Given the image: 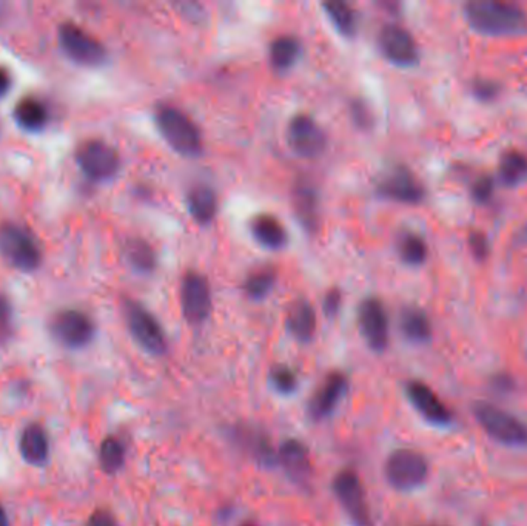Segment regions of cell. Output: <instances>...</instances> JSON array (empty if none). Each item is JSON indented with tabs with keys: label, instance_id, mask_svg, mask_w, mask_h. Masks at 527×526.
I'll return each mask as SVG.
<instances>
[{
	"label": "cell",
	"instance_id": "6da1fadb",
	"mask_svg": "<svg viewBox=\"0 0 527 526\" xmlns=\"http://www.w3.org/2000/svg\"><path fill=\"white\" fill-rule=\"evenodd\" d=\"M466 19L486 36H518L527 31V16L520 6L498 0H475L466 6Z\"/></svg>",
	"mask_w": 527,
	"mask_h": 526
},
{
	"label": "cell",
	"instance_id": "7a4b0ae2",
	"mask_svg": "<svg viewBox=\"0 0 527 526\" xmlns=\"http://www.w3.org/2000/svg\"><path fill=\"white\" fill-rule=\"evenodd\" d=\"M154 122L160 136L179 155L193 158L202 151V135L195 120L181 108L160 105L154 113Z\"/></svg>",
	"mask_w": 527,
	"mask_h": 526
},
{
	"label": "cell",
	"instance_id": "3957f363",
	"mask_svg": "<svg viewBox=\"0 0 527 526\" xmlns=\"http://www.w3.org/2000/svg\"><path fill=\"white\" fill-rule=\"evenodd\" d=\"M472 413L478 425L495 442L506 446H527V425L515 415L487 401H477Z\"/></svg>",
	"mask_w": 527,
	"mask_h": 526
},
{
	"label": "cell",
	"instance_id": "277c9868",
	"mask_svg": "<svg viewBox=\"0 0 527 526\" xmlns=\"http://www.w3.org/2000/svg\"><path fill=\"white\" fill-rule=\"evenodd\" d=\"M0 255L20 272H33L42 263L36 238L16 222L0 224Z\"/></svg>",
	"mask_w": 527,
	"mask_h": 526
},
{
	"label": "cell",
	"instance_id": "5b68a950",
	"mask_svg": "<svg viewBox=\"0 0 527 526\" xmlns=\"http://www.w3.org/2000/svg\"><path fill=\"white\" fill-rule=\"evenodd\" d=\"M384 474L395 490H416L429 477V461L415 449H397L385 461Z\"/></svg>",
	"mask_w": 527,
	"mask_h": 526
},
{
	"label": "cell",
	"instance_id": "8992f818",
	"mask_svg": "<svg viewBox=\"0 0 527 526\" xmlns=\"http://www.w3.org/2000/svg\"><path fill=\"white\" fill-rule=\"evenodd\" d=\"M76 164L89 180L104 182L119 174L120 156L110 143L91 139L77 149Z\"/></svg>",
	"mask_w": 527,
	"mask_h": 526
},
{
	"label": "cell",
	"instance_id": "52a82bcc",
	"mask_svg": "<svg viewBox=\"0 0 527 526\" xmlns=\"http://www.w3.org/2000/svg\"><path fill=\"white\" fill-rule=\"evenodd\" d=\"M124 313L131 336L143 351H147L151 355L166 353V332L151 312L147 311L136 301H127Z\"/></svg>",
	"mask_w": 527,
	"mask_h": 526
},
{
	"label": "cell",
	"instance_id": "ba28073f",
	"mask_svg": "<svg viewBox=\"0 0 527 526\" xmlns=\"http://www.w3.org/2000/svg\"><path fill=\"white\" fill-rule=\"evenodd\" d=\"M62 51L79 66H99L107 60V50L89 31L79 25L66 22L59 27Z\"/></svg>",
	"mask_w": 527,
	"mask_h": 526
},
{
	"label": "cell",
	"instance_id": "9c48e42d",
	"mask_svg": "<svg viewBox=\"0 0 527 526\" xmlns=\"http://www.w3.org/2000/svg\"><path fill=\"white\" fill-rule=\"evenodd\" d=\"M333 492L355 526H372L366 491L360 476L352 469H344L333 480Z\"/></svg>",
	"mask_w": 527,
	"mask_h": 526
},
{
	"label": "cell",
	"instance_id": "30bf717a",
	"mask_svg": "<svg viewBox=\"0 0 527 526\" xmlns=\"http://www.w3.org/2000/svg\"><path fill=\"white\" fill-rule=\"evenodd\" d=\"M50 330L54 340L68 349H82L95 338V323L82 311L66 309L54 315Z\"/></svg>",
	"mask_w": 527,
	"mask_h": 526
},
{
	"label": "cell",
	"instance_id": "8fae6325",
	"mask_svg": "<svg viewBox=\"0 0 527 526\" xmlns=\"http://www.w3.org/2000/svg\"><path fill=\"white\" fill-rule=\"evenodd\" d=\"M181 307L190 324H201L212 312V292L207 278L189 272L181 284Z\"/></svg>",
	"mask_w": 527,
	"mask_h": 526
},
{
	"label": "cell",
	"instance_id": "7c38bea8",
	"mask_svg": "<svg viewBox=\"0 0 527 526\" xmlns=\"http://www.w3.org/2000/svg\"><path fill=\"white\" fill-rule=\"evenodd\" d=\"M287 139L291 150L302 158H316L326 150V133L307 114H298L291 120Z\"/></svg>",
	"mask_w": 527,
	"mask_h": 526
},
{
	"label": "cell",
	"instance_id": "4fadbf2b",
	"mask_svg": "<svg viewBox=\"0 0 527 526\" xmlns=\"http://www.w3.org/2000/svg\"><path fill=\"white\" fill-rule=\"evenodd\" d=\"M358 321L368 347L383 352L389 344V318L383 301L374 297L364 299L358 309Z\"/></svg>",
	"mask_w": 527,
	"mask_h": 526
},
{
	"label": "cell",
	"instance_id": "5bb4252c",
	"mask_svg": "<svg viewBox=\"0 0 527 526\" xmlns=\"http://www.w3.org/2000/svg\"><path fill=\"white\" fill-rule=\"evenodd\" d=\"M379 48L391 64L398 66H414L418 59V47L409 31L399 25H385L379 31Z\"/></svg>",
	"mask_w": 527,
	"mask_h": 526
},
{
	"label": "cell",
	"instance_id": "9a60e30c",
	"mask_svg": "<svg viewBox=\"0 0 527 526\" xmlns=\"http://www.w3.org/2000/svg\"><path fill=\"white\" fill-rule=\"evenodd\" d=\"M378 193L398 203L418 204L424 197V189L409 168L397 167L378 182Z\"/></svg>",
	"mask_w": 527,
	"mask_h": 526
},
{
	"label": "cell",
	"instance_id": "2e32d148",
	"mask_svg": "<svg viewBox=\"0 0 527 526\" xmlns=\"http://www.w3.org/2000/svg\"><path fill=\"white\" fill-rule=\"evenodd\" d=\"M407 397L415 409L433 425L446 426L452 422V413L438 395L422 382H410L407 384Z\"/></svg>",
	"mask_w": 527,
	"mask_h": 526
},
{
	"label": "cell",
	"instance_id": "e0dca14e",
	"mask_svg": "<svg viewBox=\"0 0 527 526\" xmlns=\"http://www.w3.org/2000/svg\"><path fill=\"white\" fill-rule=\"evenodd\" d=\"M347 388H349V380L341 372H333L330 375H327L324 383L310 400L308 413L312 415V419L322 420L329 417L337 409L339 401L343 400Z\"/></svg>",
	"mask_w": 527,
	"mask_h": 526
},
{
	"label": "cell",
	"instance_id": "ac0fdd59",
	"mask_svg": "<svg viewBox=\"0 0 527 526\" xmlns=\"http://www.w3.org/2000/svg\"><path fill=\"white\" fill-rule=\"evenodd\" d=\"M278 461L283 465L287 474L295 478L299 483H304L312 474V463L308 449L304 443L291 438L283 443L278 449Z\"/></svg>",
	"mask_w": 527,
	"mask_h": 526
},
{
	"label": "cell",
	"instance_id": "d6986e66",
	"mask_svg": "<svg viewBox=\"0 0 527 526\" xmlns=\"http://www.w3.org/2000/svg\"><path fill=\"white\" fill-rule=\"evenodd\" d=\"M19 453L28 465L41 467L50 457V440L47 430L37 423L25 426L19 438Z\"/></svg>",
	"mask_w": 527,
	"mask_h": 526
},
{
	"label": "cell",
	"instance_id": "ffe728a7",
	"mask_svg": "<svg viewBox=\"0 0 527 526\" xmlns=\"http://www.w3.org/2000/svg\"><path fill=\"white\" fill-rule=\"evenodd\" d=\"M287 330L293 338L301 343H308L316 332V313L312 305L306 299H298L287 313Z\"/></svg>",
	"mask_w": 527,
	"mask_h": 526
},
{
	"label": "cell",
	"instance_id": "44dd1931",
	"mask_svg": "<svg viewBox=\"0 0 527 526\" xmlns=\"http://www.w3.org/2000/svg\"><path fill=\"white\" fill-rule=\"evenodd\" d=\"M235 438L245 451H249L255 460L262 465H273L275 461H278V451L273 449L272 443L261 430L255 428H236Z\"/></svg>",
	"mask_w": 527,
	"mask_h": 526
},
{
	"label": "cell",
	"instance_id": "7402d4cb",
	"mask_svg": "<svg viewBox=\"0 0 527 526\" xmlns=\"http://www.w3.org/2000/svg\"><path fill=\"white\" fill-rule=\"evenodd\" d=\"M187 205H189L190 215L193 216V220L199 224H210L218 213L216 193L212 187L204 186V184L190 189Z\"/></svg>",
	"mask_w": 527,
	"mask_h": 526
},
{
	"label": "cell",
	"instance_id": "603a6c76",
	"mask_svg": "<svg viewBox=\"0 0 527 526\" xmlns=\"http://www.w3.org/2000/svg\"><path fill=\"white\" fill-rule=\"evenodd\" d=\"M48 118V108L36 97H22L14 107V120L25 132H41L47 127Z\"/></svg>",
	"mask_w": 527,
	"mask_h": 526
},
{
	"label": "cell",
	"instance_id": "cb8c5ba5",
	"mask_svg": "<svg viewBox=\"0 0 527 526\" xmlns=\"http://www.w3.org/2000/svg\"><path fill=\"white\" fill-rule=\"evenodd\" d=\"M253 238L266 249L278 251L287 243V232L284 226L272 215H260L253 218L250 224Z\"/></svg>",
	"mask_w": 527,
	"mask_h": 526
},
{
	"label": "cell",
	"instance_id": "d4e9b609",
	"mask_svg": "<svg viewBox=\"0 0 527 526\" xmlns=\"http://www.w3.org/2000/svg\"><path fill=\"white\" fill-rule=\"evenodd\" d=\"M399 328L404 336L414 343H426L432 336V324L426 312L418 307L404 309L399 318Z\"/></svg>",
	"mask_w": 527,
	"mask_h": 526
},
{
	"label": "cell",
	"instance_id": "484cf974",
	"mask_svg": "<svg viewBox=\"0 0 527 526\" xmlns=\"http://www.w3.org/2000/svg\"><path fill=\"white\" fill-rule=\"evenodd\" d=\"M124 257L133 270L139 274H151L158 266V257L153 247L141 238L127 241L124 247Z\"/></svg>",
	"mask_w": 527,
	"mask_h": 526
},
{
	"label": "cell",
	"instance_id": "4316f807",
	"mask_svg": "<svg viewBox=\"0 0 527 526\" xmlns=\"http://www.w3.org/2000/svg\"><path fill=\"white\" fill-rule=\"evenodd\" d=\"M295 207L304 228L314 230L318 224V195L316 189L301 181L295 189Z\"/></svg>",
	"mask_w": 527,
	"mask_h": 526
},
{
	"label": "cell",
	"instance_id": "83f0119b",
	"mask_svg": "<svg viewBox=\"0 0 527 526\" xmlns=\"http://www.w3.org/2000/svg\"><path fill=\"white\" fill-rule=\"evenodd\" d=\"M301 54V43L297 37L279 36L270 45V62L276 70H289Z\"/></svg>",
	"mask_w": 527,
	"mask_h": 526
},
{
	"label": "cell",
	"instance_id": "f1b7e54d",
	"mask_svg": "<svg viewBox=\"0 0 527 526\" xmlns=\"http://www.w3.org/2000/svg\"><path fill=\"white\" fill-rule=\"evenodd\" d=\"M327 18L332 22L339 35L344 37H353L358 30L356 12L345 2H327L324 4Z\"/></svg>",
	"mask_w": 527,
	"mask_h": 526
},
{
	"label": "cell",
	"instance_id": "f546056e",
	"mask_svg": "<svg viewBox=\"0 0 527 526\" xmlns=\"http://www.w3.org/2000/svg\"><path fill=\"white\" fill-rule=\"evenodd\" d=\"M500 178L506 186H518L527 180V156L516 150L508 151L500 162Z\"/></svg>",
	"mask_w": 527,
	"mask_h": 526
},
{
	"label": "cell",
	"instance_id": "4dcf8cb0",
	"mask_svg": "<svg viewBox=\"0 0 527 526\" xmlns=\"http://www.w3.org/2000/svg\"><path fill=\"white\" fill-rule=\"evenodd\" d=\"M101 468L107 474L118 473L125 463V446L116 437H107L99 449Z\"/></svg>",
	"mask_w": 527,
	"mask_h": 526
},
{
	"label": "cell",
	"instance_id": "1f68e13d",
	"mask_svg": "<svg viewBox=\"0 0 527 526\" xmlns=\"http://www.w3.org/2000/svg\"><path fill=\"white\" fill-rule=\"evenodd\" d=\"M276 282V272L273 269L256 270L244 282V290L252 299L266 298Z\"/></svg>",
	"mask_w": 527,
	"mask_h": 526
},
{
	"label": "cell",
	"instance_id": "d6a6232c",
	"mask_svg": "<svg viewBox=\"0 0 527 526\" xmlns=\"http://www.w3.org/2000/svg\"><path fill=\"white\" fill-rule=\"evenodd\" d=\"M398 251H399V257L404 263L409 264V266H421V264L426 263L427 245L420 235H404L398 245Z\"/></svg>",
	"mask_w": 527,
	"mask_h": 526
},
{
	"label": "cell",
	"instance_id": "836d02e7",
	"mask_svg": "<svg viewBox=\"0 0 527 526\" xmlns=\"http://www.w3.org/2000/svg\"><path fill=\"white\" fill-rule=\"evenodd\" d=\"M270 382H272L273 388L281 394H291L297 388V374L291 371L289 366H275L270 372Z\"/></svg>",
	"mask_w": 527,
	"mask_h": 526
},
{
	"label": "cell",
	"instance_id": "e575fe53",
	"mask_svg": "<svg viewBox=\"0 0 527 526\" xmlns=\"http://www.w3.org/2000/svg\"><path fill=\"white\" fill-rule=\"evenodd\" d=\"M14 332V320L10 301L0 295V347L5 346L12 340Z\"/></svg>",
	"mask_w": 527,
	"mask_h": 526
},
{
	"label": "cell",
	"instance_id": "d590c367",
	"mask_svg": "<svg viewBox=\"0 0 527 526\" xmlns=\"http://www.w3.org/2000/svg\"><path fill=\"white\" fill-rule=\"evenodd\" d=\"M350 114H352V120L355 122V126L360 127L362 130H368V127L372 126V113H370V110L366 105V102H352Z\"/></svg>",
	"mask_w": 527,
	"mask_h": 526
},
{
	"label": "cell",
	"instance_id": "8d00e7d4",
	"mask_svg": "<svg viewBox=\"0 0 527 526\" xmlns=\"http://www.w3.org/2000/svg\"><path fill=\"white\" fill-rule=\"evenodd\" d=\"M492 195H493V180L491 176H481L475 181L474 186H472V197L477 203H489Z\"/></svg>",
	"mask_w": 527,
	"mask_h": 526
},
{
	"label": "cell",
	"instance_id": "74e56055",
	"mask_svg": "<svg viewBox=\"0 0 527 526\" xmlns=\"http://www.w3.org/2000/svg\"><path fill=\"white\" fill-rule=\"evenodd\" d=\"M472 90H474V95L477 96V99H480V101H492V99L497 97L500 87H498L497 84H493L492 81H483V79H478V81L475 82L474 87H472Z\"/></svg>",
	"mask_w": 527,
	"mask_h": 526
},
{
	"label": "cell",
	"instance_id": "f35d334b",
	"mask_svg": "<svg viewBox=\"0 0 527 526\" xmlns=\"http://www.w3.org/2000/svg\"><path fill=\"white\" fill-rule=\"evenodd\" d=\"M469 245L478 259H484L489 255V243L483 234H472L469 238Z\"/></svg>",
	"mask_w": 527,
	"mask_h": 526
},
{
	"label": "cell",
	"instance_id": "ab89813d",
	"mask_svg": "<svg viewBox=\"0 0 527 526\" xmlns=\"http://www.w3.org/2000/svg\"><path fill=\"white\" fill-rule=\"evenodd\" d=\"M87 526H118L116 517L107 509H96L93 514L89 515Z\"/></svg>",
	"mask_w": 527,
	"mask_h": 526
},
{
	"label": "cell",
	"instance_id": "60d3db41",
	"mask_svg": "<svg viewBox=\"0 0 527 526\" xmlns=\"http://www.w3.org/2000/svg\"><path fill=\"white\" fill-rule=\"evenodd\" d=\"M341 307V293L338 290H332L324 298V313L327 317H335Z\"/></svg>",
	"mask_w": 527,
	"mask_h": 526
},
{
	"label": "cell",
	"instance_id": "b9f144b4",
	"mask_svg": "<svg viewBox=\"0 0 527 526\" xmlns=\"http://www.w3.org/2000/svg\"><path fill=\"white\" fill-rule=\"evenodd\" d=\"M12 84V74L4 66H0V97H4L10 91Z\"/></svg>",
	"mask_w": 527,
	"mask_h": 526
},
{
	"label": "cell",
	"instance_id": "7bdbcfd3",
	"mask_svg": "<svg viewBox=\"0 0 527 526\" xmlns=\"http://www.w3.org/2000/svg\"><path fill=\"white\" fill-rule=\"evenodd\" d=\"M493 386L498 389V391H510L512 386H514V382H512V378L508 377V375H497V377L493 378Z\"/></svg>",
	"mask_w": 527,
	"mask_h": 526
},
{
	"label": "cell",
	"instance_id": "ee69618b",
	"mask_svg": "<svg viewBox=\"0 0 527 526\" xmlns=\"http://www.w3.org/2000/svg\"><path fill=\"white\" fill-rule=\"evenodd\" d=\"M0 526H10V519H8L5 508L2 505H0Z\"/></svg>",
	"mask_w": 527,
	"mask_h": 526
},
{
	"label": "cell",
	"instance_id": "f6af8a7d",
	"mask_svg": "<svg viewBox=\"0 0 527 526\" xmlns=\"http://www.w3.org/2000/svg\"><path fill=\"white\" fill-rule=\"evenodd\" d=\"M523 236H524V239L527 241V226L526 228H524V234H523Z\"/></svg>",
	"mask_w": 527,
	"mask_h": 526
},
{
	"label": "cell",
	"instance_id": "bcb514c9",
	"mask_svg": "<svg viewBox=\"0 0 527 526\" xmlns=\"http://www.w3.org/2000/svg\"><path fill=\"white\" fill-rule=\"evenodd\" d=\"M244 526H256V525H244Z\"/></svg>",
	"mask_w": 527,
	"mask_h": 526
}]
</instances>
